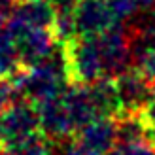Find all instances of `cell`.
<instances>
[{"label":"cell","mask_w":155,"mask_h":155,"mask_svg":"<svg viewBox=\"0 0 155 155\" xmlns=\"http://www.w3.org/2000/svg\"><path fill=\"white\" fill-rule=\"evenodd\" d=\"M66 63L68 74L76 81V85H91L104 78V66L97 36L78 38L70 45Z\"/></svg>","instance_id":"6da1fadb"},{"label":"cell","mask_w":155,"mask_h":155,"mask_svg":"<svg viewBox=\"0 0 155 155\" xmlns=\"http://www.w3.org/2000/svg\"><path fill=\"white\" fill-rule=\"evenodd\" d=\"M97 40L100 48V57H102L104 78L117 80L119 76L127 74L133 63V55H130V38L125 27L119 25L117 21L106 32L97 36Z\"/></svg>","instance_id":"7a4b0ae2"},{"label":"cell","mask_w":155,"mask_h":155,"mask_svg":"<svg viewBox=\"0 0 155 155\" xmlns=\"http://www.w3.org/2000/svg\"><path fill=\"white\" fill-rule=\"evenodd\" d=\"M42 130L40 112L30 100H15L8 110L0 115V146L23 140Z\"/></svg>","instance_id":"3957f363"},{"label":"cell","mask_w":155,"mask_h":155,"mask_svg":"<svg viewBox=\"0 0 155 155\" xmlns=\"http://www.w3.org/2000/svg\"><path fill=\"white\" fill-rule=\"evenodd\" d=\"M40 112V125L42 133L49 138L53 144H64L72 136H76V129L72 117L68 114V108L63 100V95L51 100H45L42 104H36Z\"/></svg>","instance_id":"277c9868"},{"label":"cell","mask_w":155,"mask_h":155,"mask_svg":"<svg viewBox=\"0 0 155 155\" xmlns=\"http://www.w3.org/2000/svg\"><path fill=\"white\" fill-rule=\"evenodd\" d=\"M74 19L76 28L81 36H100L117 23L108 0H78Z\"/></svg>","instance_id":"5b68a950"},{"label":"cell","mask_w":155,"mask_h":155,"mask_svg":"<svg viewBox=\"0 0 155 155\" xmlns=\"http://www.w3.org/2000/svg\"><path fill=\"white\" fill-rule=\"evenodd\" d=\"M114 81L123 114H142L155 93V87L138 72H127Z\"/></svg>","instance_id":"8992f818"},{"label":"cell","mask_w":155,"mask_h":155,"mask_svg":"<svg viewBox=\"0 0 155 155\" xmlns=\"http://www.w3.org/2000/svg\"><path fill=\"white\" fill-rule=\"evenodd\" d=\"M17 51L21 64L27 68H34L38 64H42L44 61H48L53 53V38L49 34V30L44 28H30L27 32H23L17 40Z\"/></svg>","instance_id":"52a82bcc"},{"label":"cell","mask_w":155,"mask_h":155,"mask_svg":"<svg viewBox=\"0 0 155 155\" xmlns=\"http://www.w3.org/2000/svg\"><path fill=\"white\" fill-rule=\"evenodd\" d=\"M55 146L42 130L32 136H27L23 140L0 146L2 155H55Z\"/></svg>","instance_id":"ba28073f"},{"label":"cell","mask_w":155,"mask_h":155,"mask_svg":"<svg viewBox=\"0 0 155 155\" xmlns=\"http://www.w3.org/2000/svg\"><path fill=\"white\" fill-rule=\"evenodd\" d=\"M23 64L19 59V51H17V44L10 36V32L4 28L0 32V78H13L15 74H19Z\"/></svg>","instance_id":"9c48e42d"},{"label":"cell","mask_w":155,"mask_h":155,"mask_svg":"<svg viewBox=\"0 0 155 155\" xmlns=\"http://www.w3.org/2000/svg\"><path fill=\"white\" fill-rule=\"evenodd\" d=\"M112 155H155V144L150 140L123 142L115 146Z\"/></svg>","instance_id":"30bf717a"},{"label":"cell","mask_w":155,"mask_h":155,"mask_svg":"<svg viewBox=\"0 0 155 155\" xmlns=\"http://www.w3.org/2000/svg\"><path fill=\"white\" fill-rule=\"evenodd\" d=\"M108 4L115 19H127L138 10L136 0H108Z\"/></svg>","instance_id":"8fae6325"},{"label":"cell","mask_w":155,"mask_h":155,"mask_svg":"<svg viewBox=\"0 0 155 155\" xmlns=\"http://www.w3.org/2000/svg\"><path fill=\"white\" fill-rule=\"evenodd\" d=\"M13 93H15L13 85L8 80H2V78H0V115L13 104V98H12Z\"/></svg>","instance_id":"7c38bea8"},{"label":"cell","mask_w":155,"mask_h":155,"mask_svg":"<svg viewBox=\"0 0 155 155\" xmlns=\"http://www.w3.org/2000/svg\"><path fill=\"white\" fill-rule=\"evenodd\" d=\"M140 70H142V76L153 85V87H155V49H153L150 55L142 61Z\"/></svg>","instance_id":"4fadbf2b"},{"label":"cell","mask_w":155,"mask_h":155,"mask_svg":"<svg viewBox=\"0 0 155 155\" xmlns=\"http://www.w3.org/2000/svg\"><path fill=\"white\" fill-rule=\"evenodd\" d=\"M13 2H15V0H0V17H2V19L12 12Z\"/></svg>","instance_id":"5bb4252c"},{"label":"cell","mask_w":155,"mask_h":155,"mask_svg":"<svg viewBox=\"0 0 155 155\" xmlns=\"http://www.w3.org/2000/svg\"><path fill=\"white\" fill-rule=\"evenodd\" d=\"M151 8H153V17H151V19H155V2H153V6H151Z\"/></svg>","instance_id":"9a60e30c"},{"label":"cell","mask_w":155,"mask_h":155,"mask_svg":"<svg viewBox=\"0 0 155 155\" xmlns=\"http://www.w3.org/2000/svg\"><path fill=\"white\" fill-rule=\"evenodd\" d=\"M19 2H21V4H23V2H27V0H19Z\"/></svg>","instance_id":"2e32d148"}]
</instances>
